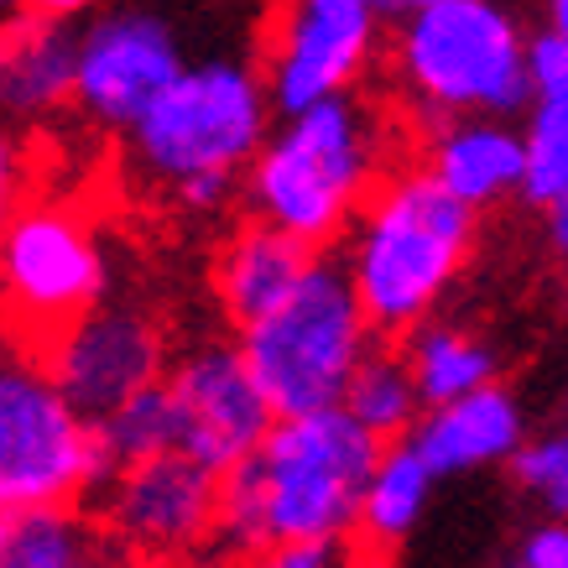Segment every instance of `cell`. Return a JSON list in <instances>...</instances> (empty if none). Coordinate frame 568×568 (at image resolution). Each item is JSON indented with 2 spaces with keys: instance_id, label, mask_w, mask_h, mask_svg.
Listing matches in <instances>:
<instances>
[{
  "instance_id": "5",
  "label": "cell",
  "mask_w": 568,
  "mask_h": 568,
  "mask_svg": "<svg viewBox=\"0 0 568 568\" xmlns=\"http://www.w3.org/2000/svg\"><path fill=\"white\" fill-rule=\"evenodd\" d=\"M396 69L433 115H521L527 37L496 0H438L402 17Z\"/></svg>"
},
{
  "instance_id": "28",
  "label": "cell",
  "mask_w": 568,
  "mask_h": 568,
  "mask_svg": "<svg viewBox=\"0 0 568 568\" xmlns=\"http://www.w3.org/2000/svg\"><path fill=\"white\" fill-rule=\"evenodd\" d=\"M32 17L42 21H69V17H84V11H94L100 0H21Z\"/></svg>"
},
{
  "instance_id": "13",
  "label": "cell",
  "mask_w": 568,
  "mask_h": 568,
  "mask_svg": "<svg viewBox=\"0 0 568 568\" xmlns=\"http://www.w3.org/2000/svg\"><path fill=\"white\" fill-rule=\"evenodd\" d=\"M104 496H110V532L121 548L141 558H173L189 552L204 532H214L220 475L183 454H156L125 465L104 485Z\"/></svg>"
},
{
  "instance_id": "8",
  "label": "cell",
  "mask_w": 568,
  "mask_h": 568,
  "mask_svg": "<svg viewBox=\"0 0 568 568\" xmlns=\"http://www.w3.org/2000/svg\"><path fill=\"white\" fill-rule=\"evenodd\" d=\"M104 256L100 241L73 209L63 204H17L0 224V308L6 318L48 345L79 313L100 308Z\"/></svg>"
},
{
  "instance_id": "19",
  "label": "cell",
  "mask_w": 568,
  "mask_h": 568,
  "mask_svg": "<svg viewBox=\"0 0 568 568\" xmlns=\"http://www.w3.org/2000/svg\"><path fill=\"white\" fill-rule=\"evenodd\" d=\"M110 552L73 506H0V568H84Z\"/></svg>"
},
{
  "instance_id": "15",
  "label": "cell",
  "mask_w": 568,
  "mask_h": 568,
  "mask_svg": "<svg viewBox=\"0 0 568 568\" xmlns=\"http://www.w3.org/2000/svg\"><path fill=\"white\" fill-rule=\"evenodd\" d=\"M313 245L293 241L287 230L276 224H245L235 241L224 245L220 272H214V287H220V303L230 313L235 328L261 324L272 308H282L293 287L303 282V272L313 266Z\"/></svg>"
},
{
  "instance_id": "6",
  "label": "cell",
  "mask_w": 568,
  "mask_h": 568,
  "mask_svg": "<svg viewBox=\"0 0 568 568\" xmlns=\"http://www.w3.org/2000/svg\"><path fill=\"white\" fill-rule=\"evenodd\" d=\"M266 84L256 69L209 58L183 63L173 84L162 89L146 115L125 136L141 173L156 183H183L193 173H241L266 141Z\"/></svg>"
},
{
  "instance_id": "20",
  "label": "cell",
  "mask_w": 568,
  "mask_h": 568,
  "mask_svg": "<svg viewBox=\"0 0 568 568\" xmlns=\"http://www.w3.org/2000/svg\"><path fill=\"white\" fill-rule=\"evenodd\" d=\"M428 465L417 459V448L402 438V444L381 448L376 469H371V480H365V496H361V527L365 542H381V548H392L402 537L413 532V521L423 517V506H428Z\"/></svg>"
},
{
  "instance_id": "9",
  "label": "cell",
  "mask_w": 568,
  "mask_h": 568,
  "mask_svg": "<svg viewBox=\"0 0 568 568\" xmlns=\"http://www.w3.org/2000/svg\"><path fill=\"white\" fill-rule=\"evenodd\" d=\"M178 73V37L152 11H110L73 37V104L110 131H131Z\"/></svg>"
},
{
  "instance_id": "34",
  "label": "cell",
  "mask_w": 568,
  "mask_h": 568,
  "mask_svg": "<svg viewBox=\"0 0 568 568\" xmlns=\"http://www.w3.org/2000/svg\"><path fill=\"white\" fill-rule=\"evenodd\" d=\"M110 558H115V552H110ZM110 558H100V564H84V568H110Z\"/></svg>"
},
{
  "instance_id": "33",
  "label": "cell",
  "mask_w": 568,
  "mask_h": 568,
  "mask_svg": "<svg viewBox=\"0 0 568 568\" xmlns=\"http://www.w3.org/2000/svg\"><path fill=\"white\" fill-rule=\"evenodd\" d=\"M11 11H21V0H0V17H11Z\"/></svg>"
},
{
  "instance_id": "29",
  "label": "cell",
  "mask_w": 568,
  "mask_h": 568,
  "mask_svg": "<svg viewBox=\"0 0 568 568\" xmlns=\"http://www.w3.org/2000/svg\"><path fill=\"white\" fill-rule=\"evenodd\" d=\"M542 209H548V235H552V245H558V256H568V189Z\"/></svg>"
},
{
  "instance_id": "26",
  "label": "cell",
  "mask_w": 568,
  "mask_h": 568,
  "mask_svg": "<svg viewBox=\"0 0 568 568\" xmlns=\"http://www.w3.org/2000/svg\"><path fill=\"white\" fill-rule=\"evenodd\" d=\"M521 568H568V527H537L521 548Z\"/></svg>"
},
{
  "instance_id": "27",
  "label": "cell",
  "mask_w": 568,
  "mask_h": 568,
  "mask_svg": "<svg viewBox=\"0 0 568 568\" xmlns=\"http://www.w3.org/2000/svg\"><path fill=\"white\" fill-rule=\"evenodd\" d=\"M21 152L11 146V136L0 131V224L17 214V204H21Z\"/></svg>"
},
{
  "instance_id": "17",
  "label": "cell",
  "mask_w": 568,
  "mask_h": 568,
  "mask_svg": "<svg viewBox=\"0 0 568 568\" xmlns=\"http://www.w3.org/2000/svg\"><path fill=\"white\" fill-rule=\"evenodd\" d=\"M527 79H532V125L521 136V199L552 204L568 189V42L558 32L527 37Z\"/></svg>"
},
{
  "instance_id": "16",
  "label": "cell",
  "mask_w": 568,
  "mask_h": 568,
  "mask_svg": "<svg viewBox=\"0 0 568 568\" xmlns=\"http://www.w3.org/2000/svg\"><path fill=\"white\" fill-rule=\"evenodd\" d=\"M73 100V37L63 21L21 17L0 27V121H42Z\"/></svg>"
},
{
  "instance_id": "21",
  "label": "cell",
  "mask_w": 568,
  "mask_h": 568,
  "mask_svg": "<svg viewBox=\"0 0 568 568\" xmlns=\"http://www.w3.org/2000/svg\"><path fill=\"white\" fill-rule=\"evenodd\" d=\"M407 371L417 381V396L428 407H444L454 396H469L496 381V355L459 328H417L407 345Z\"/></svg>"
},
{
  "instance_id": "18",
  "label": "cell",
  "mask_w": 568,
  "mask_h": 568,
  "mask_svg": "<svg viewBox=\"0 0 568 568\" xmlns=\"http://www.w3.org/2000/svg\"><path fill=\"white\" fill-rule=\"evenodd\" d=\"M521 162H527V152H521V136L511 125L459 121V125H444L438 141H433L428 178L444 193H454L459 204L480 209V204H496L500 193L517 189Z\"/></svg>"
},
{
  "instance_id": "4",
  "label": "cell",
  "mask_w": 568,
  "mask_h": 568,
  "mask_svg": "<svg viewBox=\"0 0 568 568\" xmlns=\"http://www.w3.org/2000/svg\"><path fill=\"white\" fill-rule=\"evenodd\" d=\"M251 459L261 480L266 548L349 537L361 521L365 480L381 459V438H371L345 407H324L303 417H276Z\"/></svg>"
},
{
  "instance_id": "14",
  "label": "cell",
  "mask_w": 568,
  "mask_h": 568,
  "mask_svg": "<svg viewBox=\"0 0 568 568\" xmlns=\"http://www.w3.org/2000/svg\"><path fill=\"white\" fill-rule=\"evenodd\" d=\"M407 444L417 448V459L428 465V475H459V469L511 459L521 448V402L490 381L480 392L433 407Z\"/></svg>"
},
{
  "instance_id": "3",
  "label": "cell",
  "mask_w": 568,
  "mask_h": 568,
  "mask_svg": "<svg viewBox=\"0 0 568 568\" xmlns=\"http://www.w3.org/2000/svg\"><path fill=\"white\" fill-rule=\"evenodd\" d=\"M241 361L256 376L272 417H303L339 407L349 371L371 349L355 287L339 261H318L303 272L293 297L272 308L261 324L241 328Z\"/></svg>"
},
{
  "instance_id": "25",
  "label": "cell",
  "mask_w": 568,
  "mask_h": 568,
  "mask_svg": "<svg viewBox=\"0 0 568 568\" xmlns=\"http://www.w3.org/2000/svg\"><path fill=\"white\" fill-rule=\"evenodd\" d=\"M178 189V204L193 209V214H214V209L230 204V193H235V173H193Z\"/></svg>"
},
{
  "instance_id": "32",
  "label": "cell",
  "mask_w": 568,
  "mask_h": 568,
  "mask_svg": "<svg viewBox=\"0 0 568 568\" xmlns=\"http://www.w3.org/2000/svg\"><path fill=\"white\" fill-rule=\"evenodd\" d=\"M548 17H552L548 32H558L568 42V0H548Z\"/></svg>"
},
{
  "instance_id": "31",
  "label": "cell",
  "mask_w": 568,
  "mask_h": 568,
  "mask_svg": "<svg viewBox=\"0 0 568 568\" xmlns=\"http://www.w3.org/2000/svg\"><path fill=\"white\" fill-rule=\"evenodd\" d=\"M423 6H438V0H376L381 17H413V11H423Z\"/></svg>"
},
{
  "instance_id": "23",
  "label": "cell",
  "mask_w": 568,
  "mask_h": 568,
  "mask_svg": "<svg viewBox=\"0 0 568 568\" xmlns=\"http://www.w3.org/2000/svg\"><path fill=\"white\" fill-rule=\"evenodd\" d=\"M89 428H94V444L104 448V459L115 469L156 459V454H178V413H173L168 381L141 386L136 396H125L115 413H104Z\"/></svg>"
},
{
  "instance_id": "12",
  "label": "cell",
  "mask_w": 568,
  "mask_h": 568,
  "mask_svg": "<svg viewBox=\"0 0 568 568\" xmlns=\"http://www.w3.org/2000/svg\"><path fill=\"white\" fill-rule=\"evenodd\" d=\"M168 392H173L178 413V454L214 475H224L245 454H256V444L276 423L256 376L245 371L241 349L230 345L193 349L173 371Z\"/></svg>"
},
{
  "instance_id": "1",
  "label": "cell",
  "mask_w": 568,
  "mask_h": 568,
  "mask_svg": "<svg viewBox=\"0 0 568 568\" xmlns=\"http://www.w3.org/2000/svg\"><path fill=\"white\" fill-rule=\"evenodd\" d=\"M475 245V209L444 193L428 173L396 178L381 189L355 224L349 245V287L371 334H413L428 308L459 276Z\"/></svg>"
},
{
  "instance_id": "22",
  "label": "cell",
  "mask_w": 568,
  "mask_h": 568,
  "mask_svg": "<svg viewBox=\"0 0 568 568\" xmlns=\"http://www.w3.org/2000/svg\"><path fill=\"white\" fill-rule=\"evenodd\" d=\"M417 381L407 371V355H392V349H365V361L349 371L345 381V407L355 423H361L371 438H396V433L413 428L417 417Z\"/></svg>"
},
{
  "instance_id": "10",
  "label": "cell",
  "mask_w": 568,
  "mask_h": 568,
  "mask_svg": "<svg viewBox=\"0 0 568 568\" xmlns=\"http://www.w3.org/2000/svg\"><path fill=\"white\" fill-rule=\"evenodd\" d=\"M376 0H287L272 32L266 100L282 115L339 100L376 48Z\"/></svg>"
},
{
  "instance_id": "30",
  "label": "cell",
  "mask_w": 568,
  "mask_h": 568,
  "mask_svg": "<svg viewBox=\"0 0 568 568\" xmlns=\"http://www.w3.org/2000/svg\"><path fill=\"white\" fill-rule=\"evenodd\" d=\"M558 448H564V465H558V480H552V490L542 500H548V511L568 517V433H558Z\"/></svg>"
},
{
  "instance_id": "11",
  "label": "cell",
  "mask_w": 568,
  "mask_h": 568,
  "mask_svg": "<svg viewBox=\"0 0 568 568\" xmlns=\"http://www.w3.org/2000/svg\"><path fill=\"white\" fill-rule=\"evenodd\" d=\"M48 381L84 423L162 381V328L136 308H89L37 349Z\"/></svg>"
},
{
  "instance_id": "24",
  "label": "cell",
  "mask_w": 568,
  "mask_h": 568,
  "mask_svg": "<svg viewBox=\"0 0 568 568\" xmlns=\"http://www.w3.org/2000/svg\"><path fill=\"white\" fill-rule=\"evenodd\" d=\"M251 568H365V548L355 537H313V542H272Z\"/></svg>"
},
{
  "instance_id": "7",
  "label": "cell",
  "mask_w": 568,
  "mask_h": 568,
  "mask_svg": "<svg viewBox=\"0 0 568 568\" xmlns=\"http://www.w3.org/2000/svg\"><path fill=\"white\" fill-rule=\"evenodd\" d=\"M121 469L48 381L37 355L0 349V506H73Z\"/></svg>"
},
{
  "instance_id": "2",
  "label": "cell",
  "mask_w": 568,
  "mask_h": 568,
  "mask_svg": "<svg viewBox=\"0 0 568 568\" xmlns=\"http://www.w3.org/2000/svg\"><path fill=\"white\" fill-rule=\"evenodd\" d=\"M251 162H256L251 199L261 220L318 251L345 230L365 189L376 183V115H365V104H355L349 94L308 104L287 115L272 141H261Z\"/></svg>"
},
{
  "instance_id": "35",
  "label": "cell",
  "mask_w": 568,
  "mask_h": 568,
  "mask_svg": "<svg viewBox=\"0 0 568 568\" xmlns=\"http://www.w3.org/2000/svg\"><path fill=\"white\" fill-rule=\"evenodd\" d=\"M517 568H521V564H517Z\"/></svg>"
}]
</instances>
